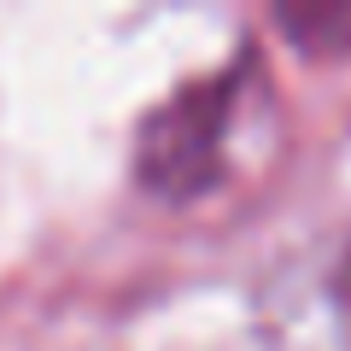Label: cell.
<instances>
[{
    "label": "cell",
    "mask_w": 351,
    "mask_h": 351,
    "mask_svg": "<svg viewBox=\"0 0 351 351\" xmlns=\"http://www.w3.org/2000/svg\"><path fill=\"white\" fill-rule=\"evenodd\" d=\"M269 88L258 64L240 59L211 82L182 88L170 106L141 123L135 176L158 199H199L228 188L263 147H269Z\"/></svg>",
    "instance_id": "6da1fadb"
},
{
    "label": "cell",
    "mask_w": 351,
    "mask_h": 351,
    "mask_svg": "<svg viewBox=\"0 0 351 351\" xmlns=\"http://www.w3.org/2000/svg\"><path fill=\"white\" fill-rule=\"evenodd\" d=\"M276 24L304 53H351V6H287Z\"/></svg>",
    "instance_id": "7a4b0ae2"
}]
</instances>
